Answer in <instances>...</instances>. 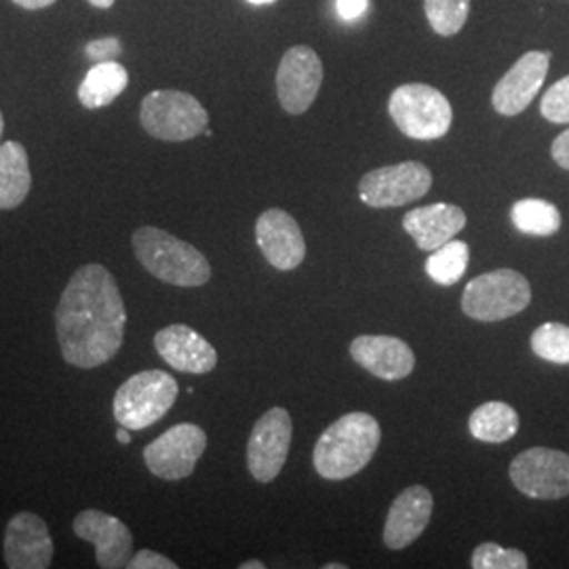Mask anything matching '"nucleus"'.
<instances>
[{"label":"nucleus","instance_id":"393cba45","mask_svg":"<svg viewBox=\"0 0 569 569\" xmlns=\"http://www.w3.org/2000/svg\"><path fill=\"white\" fill-rule=\"evenodd\" d=\"M470 262V247L462 241H449L432 251L427 260V274L437 284L451 287L458 283Z\"/></svg>","mask_w":569,"mask_h":569},{"label":"nucleus","instance_id":"20e7f679","mask_svg":"<svg viewBox=\"0 0 569 569\" xmlns=\"http://www.w3.org/2000/svg\"><path fill=\"white\" fill-rule=\"evenodd\" d=\"M390 119L411 140H441L451 127L453 110L448 98L425 82H407L388 100Z\"/></svg>","mask_w":569,"mask_h":569},{"label":"nucleus","instance_id":"bb28decb","mask_svg":"<svg viewBox=\"0 0 569 569\" xmlns=\"http://www.w3.org/2000/svg\"><path fill=\"white\" fill-rule=\"evenodd\" d=\"M531 350L536 357L569 366V327L561 323H545L531 333Z\"/></svg>","mask_w":569,"mask_h":569},{"label":"nucleus","instance_id":"2f4dec72","mask_svg":"<svg viewBox=\"0 0 569 569\" xmlns=\"http://www.w3.org/2000/svg\"><path fill=\"white\" fill-rule=\"evenodd\" d=\"M369 9V0H338V13L346 21L363 18Z\"/></svg>","mask_w":569,"mask_h":569},{"label":"nucleus","instance_id":"58836bf2","mask_svg":"<svg viewBox=\"0 0 569 569\" xmlns=\"http://www.w3.org/2000/svg\"><path fill=\"white\" fill-rule=\"evenodd\" d=\"M326 569H346L342 563H327Z\"/></svg>","mask_w":569,"mask_h":569},{"label":"nucleus","instance_id":"9b49d317","mask_svg":"<svg viewBox=\"0 0 569 569\" xmlns=\"http://www.w3.org/2000/svg\"><path fill=\"white\" fill-rule=\"evenodd\" d=\"M291 416L283 407H272L256 422L247 443V468L260 483H272L283 470L291 446Z\"/></svg>","mask_w":569,"mask_h":569},{"label":"nucleus","instance_id":"f8f14e48","mask_svg":"<svg viewBox=\"0 0 569 569\" xmlns=\"http://www.w3.org/2000/svg\"><path fill=\"white\" fill-rule=\"evenodd\" d=\"M323 84V63L306 44L284 51L277 72V93L284 112L305 114L317 100Z\"/></svg>","mask_w":569,"mask_h":569},{"label":"nucleus","instance_id":"c85d7f7f","mask_svg":"<svg viewBox=\"0 0 569 569\" xmlns=\"http://www.w3.org/2000/svg\"><path fill=\"white\" fill-rule=\"evenodd\" d=\"M540 114L555 124L569 122V74L555 82L540 102Z\"/></svg>","mask_w":569,"mask_h":569},{"label":"nucleus","instance_id":"f257e3e1","mask_svg":"<svg viewBox=\"0 0 569 569\" xmlns=\"http://www.w3.org/2000/svg\"><path fill=\"white\" fill-rule=\"evenodd\" d=\"M56 326L66 363L93 369L117 357L127 310L114 277L102 264H84L72 274L56 310Z\"/></svg>","mask_w":569,"mask_h":569},{"label":"nucleus","instance_id":"9d476101","mask_svg":"<svg viewBox=\"0 0 569 569\" xmlns=\"http://www.w3.org/2000/svg\"><path fill=\"white\" fill-rule=\"evenodd\" d=\"M204 448L207 435L203 428L197 425H178L146 446L143 462L154 477L164 481H180L194 472Z\"/></svg>","mask_w":569,"mask_h":569},{"label":"nucleus","instance_id":"6ab92c4d","mask_svg":"<svg viewBox=\"0 0 569 569\" xmlns=\"http://www.w3.org/2000/svg\"><path fill=\"white\" fill-rule=\"evenodd\" d=\"M350 357L380 380H403L413 367L416 355L407 342L392 336H359L350 345Z\"/></svg>","mask_w":569,"mask_h":569},{"label":"nucleus","instance_id":"4be33fe9","mask_svg":"<svg viewBox=\"0 0 569 569\" xmlns=\"http://www.w3.org/2000/svg\"><path fill=\"white\" fill-rule=\"evenodd\" d=\"M129 84V72L117 60L96 61L79 87V100L84 108L98 110L114 102Z\"/></svg>","mask_w":569,"mask_h":569},{"label":"nucleus","instance_id":"a211bd4d","mask_svg":"<svg viewBox=\"0 0 569 569\" xmlns=\"http://www.w3.org/2000/svg\"><path fill=\"white\" fill-rule=\"evenodd\" d=\"M154 348L167 366L183 373L203 376L218 366L216 348L199 331L182 323L161 329L154 336Z\"/></svg>","mask_w":569,"mask_h":569},{"label":"nucleus","instance_id":"f704fd0d","mask_svg":"<svg viewBox=\"0 0 569 569\" xmlns=\"http://www.w3.org/2000/svg\"><path fill=\"white\" fill-rule=\"evenodd\" d=\"M117 439L121 441L122 446H127L131 441V430L129 428L121 427L117 430Z\"/></svg>","mask_w":569,"mask_h":569},{"label":"nucleus","instance_id":"72a5a7b5","mask_svg":"<svg viewBox=\"0 0 569 569\" xmlns=\"http://www.w3.org/2000/svg\"><path fill=\"white\" fill-rule=\"evenodd\" d=\"M16 4H20L23 9H30V11H37V9H44V7H51L56 0H13Z\"/></svg>","mask_w":569,"mask_h":569},{"label":"nucleus","instance_id":"39448f33","mask_svg":"<svg viewBox=\"0 0 569 569\" xmlns=\"http://www.w3.org/2000/svg\"><path fill=\"white\" fill-rule=\"evenodd\" d=\"M180 387L173 376L161 369H148L131 376L114 395L112 411L121 427L133 430L157 425L178 399Z\"/></svg>","mask_w":569,"mask_h":569},{"label":"nucleus","instance_id":"dca6fc26","mask_svg":"<svg viewBox=\"0 0 569 569\" xmlns=\"http://www.w3.org/2000/svg\"><path fill=\"white\" fill-rule=\"evenodd\" d=\"M256 241L266 262L277 270H293L305 262L302 228L283 209H268L256 222Z\"/></svg>","mask_w":569,"mask_h":569},{"label":"nucleus","instance_id":"aec40b11","mask_svg":"<svg viewBox=\"0 0 569 569\" xmlns=\"http://www.w3.org/2000/svg\"><path fill=\"white\" fill-rule=\"evenodd\" d=\"M467 226V213L458 204L435 203L407 211L403 228L422 251H435L456 239Z\"/></svg>","mask_w":569,"mask_h":569},{"label":"nucleus","instance_id":"4468645a","mask_svg":"<svg viewBox=\"0 0 569 569\" xmlns=\"http://www.w3.org/2000/svg\"><path fill=\"white\" fill-rule=\"evenodd\" d=\"M549 51H529L498 81L491 93V106L502 117H517L542 89L549 74Z\"/></svg>","mask_w":569,"mask_h":569},{"label":"nucleus","instance_id":"4c0bfd02","mask_svg":"<svg viewBox=\"0 0 569 569\" xmlns=\"http://www.w3.org/2000/svg\"><path fill=\"white\" fill-rule=\"evenodd\" d=\"M247 2H249V4H258V7H260V4H272V2H277V0H247Z\"/></svg>","mask_w":569,"mask_h":569},{"label":"nucleus","instance_id":"2eb2a0df","mask_svg":"<svg viewBox=\"0 0 569 569\" xmlns=\"http://www.w3.org/2000/svg\"><path fill=\"white\" fill-rule=\"evenodd\" d=\"M53 561L49 526L34 512H18L4 531V563L11 569H47Z\"/></svg>","mask_w":569,"mask_h":569},{"label":"nucleus","instance_id":"ddd939ff","mask_svg":"<svg viewBox=\"0 0 569 569\" xmlns=\"http://www.w3.org/2000/svg\"><path fill=\"white\" fill-rule=\"evenodd\" d=\"M74 533L96 547L98 566L121 569L129 566L133 552V536L119 517L103 510H81L72 523Z\"/></svg>","mask_w":569,"mask_h":569},{"label":"nucleus","instance_id":"ea45409f","mask_svg":"<svg viewBox=\"0 0 569 569\" xmlns=\"http://www.w3.org/2000/svg\"><path fill=\"white\" fill-rule=\"evenodd\" d=\"M2 129H4V121H2V112H0V138H2Z\"/></svg>","mask_w":569,"mask_h":569},{"label":"nucleus","instance_id":"f03ea898","mask_svg":"<svg viewBox=\"0 0 569 569\" xmlns=\"http://www.w3.org/2000/svg\"><path fill=\"white\" fill-rule=\"evenodd\" d=\"M382 441V430L366 411L346 413L319 437L312 462L327 481H345L371 462Z\"/></svg>","mask_w":569,"mask_h":569},{"label":"nucleus","instance_id":"7ed1b4c3","mask_svg":"<svg viewBox=\"0 0 569 569\" xmlns=\"http://www.w3.org/2000/svg\"><path fill=\"white\" fill-rule=\"evenodd\" d=\"M131 244L138 262L163 283L201 287L211 279V266L203 253L161 228H138L131 237Z\"/></svg>","mask_w":569,"mask_h":569},{"label":"nucleus","instance_id":"a878e982","mask_svg":"<svg viewBox=\"0 0 569 569\" xmlns=\"http://www.w3.org/2000/svg\"><path fill=\"white\" fill-rule=\"evenodd\" d=\"M430 28L441 37L458 34L468 20L470 0H425Z\"/></svg>","mask_w":569,"mask_h":569},{"label":"nucleus","instance_id":"f3484780","mask_svg":"<svg viewBox=\"0 0 569 569\" xmlns=\"http://www.w3.org/2000/svg\"><path fill=\"white\" fill-rule=\"evenodd\" d=\"M435 498L425 486L403 489L390 505L385 526V545L390 550L407 549L428 528Z\"/></svg>","mask_w":569,"mask_h":569},{"label":"nucleus","instance_id":"6e6552de","mask_svg":"<svg viewBox=\"0 0 569 569\" xmlns=\"http://www.w3.org/2000/svg\"><path fill=\"white\" fill-rule=\"evenodd\" d=\"M512 486L533 500H561L569 496V453L550 448L521 451L509 468Z\"/></svg>","mask_w":569,"mask_h":569},{"label":"nucleus","instance_id":"473e14b6","mask_svg":"<svg viewBox=\"0 0 569 569\" xmlns=\"http://www.w3.org/2000/svg\"><path fill=\"white\" fill-rule=\"evenodd\" d=\"M550 154L555 163L569 171V129L555 138V142L550 146Z\"/></svg>","mask_w":569,"mask_h":569},{"label":"nucleus","instance_id":"c9c22d12","mask_svg":"<svg viewBox=\"0 0 569 569\" xmlns=\"http://www.w3.org/2000/svg\"><path fill=\"white\" fill-rule=\"evenodd\" d=\"M93 7H98V9H110L117 0H89Z\"/></svg>","mask_w":569,"mask_h":569},{"label":"nucleus","instance_id":"412c9836","mask_svg":"<svg viewBox=\"0 0 569 569\" xmlns=\"http://www.w3.org/2000/svg\"><path fill=\"white\" fill-rule=\"evenodd\" d=\"M32 188L28 152L20 142L0 143V209L20 207Z\"/></svg>","mask_w":569,"mask_h":569},{"label":"nucleus","instance_id":"5701e85b","mask_svg":"<svg viewBox=\"0 0 569 569\" xmlns=\"http://www.w3.org/2000/svg\"><path fill=\"white\" fill-rule=\"evenodd\" d=\"M519 413L502 401H489L470 413V435L481 443H507L519 430Z\"/></svg>","mask_w":569,"mask_h":569},{"label":"nucleus","instance_id":"b1692460","mask_svg":"<svg viewBox=\"0 0 569 569\" xmlns=\"http://www.w3.org/2000/svg\"><path fill=\"white\" fill-rule=\"evenodd\" d=\"M510 222L529 237H552L561 228V211L545 199H521L510 207Z\"/></svg>","mask_w":569,"mask_h":569},{"label":"nucleus","instance_id":"423d86ee","mask_svg":"<svg viewBox=\"0 0 569 569\" xmlns=\"http://www.w3.org/2000/svg\"><path fill=\"white\" fill-rule=\"evenodd\" d=\"M531 302V284L526 274L500 268L479 274L462 293L465 315L481 323H498L523 312Z\"/></svg>","mask_w":569,"mask_h":569},{"label":"nucleus","instance_id":"0eeeda50","mask_svg":"<svg viewBox=\"0 0 569 569\" xmlns=\"http://www.w3.org/2000/svg\"><path fill=\"white\" fill-rule=\"evenodd\" d=\"M140 121L157 140L188 142L204 133L209 114L194 96L176 89H161L143 98Z\"/></svg>","mask_w":569,"mask_h":569},{"label":"nucleus","instance_id":"1a4fd4ad","mask_svg":"<svg viewBox=\"0 0 569 569\" xmlns=\"http://www.w3.org/2000/svg\"><path fill=\"white\" fill-rule=\"evenodd\" d=\"M432 186V173L418 161L388 164L366 173L359 182V197L376 209L403 207L427 197Z\"/></svg>","mask_w":569,"mask_h":569},{"label":"nucleus","instance_id":"cd10ccee","mask_svg":"<svg viewBox=\"0 0 569 569\" xmlns=\"http://www.w3.org/2000/svg\"><path fill=\"white\" fill-rule=\"evenodd\" d=\"M470 566L475 569H528V555L519 549H505L496 542H483L472 550Z\"/></svg>","mask_w":569,"mask_h":569},{"label":"nucleus","instance_id":"e433bc0d","mask_svg":"<svg viewBox=\"0 0 569 569\" xmlns=\"http://www.w3.org/2000/svg\"><path fill=\"white\" fill-rule=\"evenodd\" d=\"M266 566L262 561H256V559H251V561H247V563H241V569H264Z\"/></svg>","mask_w":569,"mask_h":569},{"label":"nucleus","instance_id":"c756f323","mask_svg":"<svg viewBox=\"0 0 569 569\" xmlns=\"http://www.w3.org/2000/svg\"><path fill=\"white\" fill-rule=\"evenodd\" d=\"M127 568L131 569H178V563H173L169 557H164L161 552L143 549L136 552L129 561Z\"/></svg>","mask_w":569,"mask_h":569},{"label":"nucleus","instance_id":"7c9ffc66","mask_svg":"<svg viewBox=\"0 0 569 569\" xmlns=\"http://www.w3.org/2000/svg\"><path fill=\"white\" fill-rule=\"evenodd\" d=\"M87 58L93 61H110L117 60V56L121 53V41L114 37H106V39H98L87 44Z\"/></svg>","mask_w":569,"mask_h":569}]
</instances>
